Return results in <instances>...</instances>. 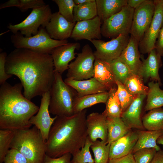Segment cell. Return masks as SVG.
<instances>
[{"instance_id": "cell-1", "label": "cell", "mask_w": 163, "mask_h": 163, "mask_svg": "<svg viewBox=\"0 0 163 163\" xmlns=\"http://www.w3.org/2000/svg\"><path fill=\"white\" fill-rule=\"evenodd\" d=\"M5 67L7 74L19 79L23 95L30 101L49 91L54 80L55 69L50 54L16 48L7 55Z\"/></svg>"}, {"instance_id": "cell-2", "label": "cell", "mask_w": 163, "mask_h": 163, "mask_svg": "<svg viewBox=\"0 0 163 163\" xmlns=\"http://www.w3.org/2000/svg\"><path fill=\"white\" fill-rule=\"evenodd\" d=\"M85 109L69 116H57L46 142V155L56 158L73 155L83 147L88 136Z\"/></svg>"}, {"instance_id": "cell-3", "label": "cell", "mask_w": 163, "mask_h": 163, "mask_svg": "<svg viewBox=\"0 0 163 163\" xmlns=\"http://www.w3.org/2000/svg\"><path fill=\"white\" fill-rule=\"evenodd\" d=\"M21 83L7 82L0 88V129L15 130L30 128V120L39 107L22 93Z\"/></svg>"}, {"instance_id": "cell-4", "label": "cell", "mask_w": 163, "mask_h": 163, "mask_svg": "<svg viewBox=\"0 0 163 163\" xmlns=\"http://www.w3.org/2000/svg\"><path fill=\"white\" fill-rule=\"evenodd\" d=\"M10 149L21 153L29 163H44L46 155V142L39 130L32 128L14 130Z\"/></svg>"}, {"instance_id": "cell-5", "label": "cell", "mask_w": 163, "mask_h": 163, "mask_svg": "<svg viewBox=\"0 0 163 163\" xmlns=\"http://www.w3.org/2000/svg\"><path fill=\"white\" fill-rule=\"evenodd\" d=\"M50 91V113L57 116H69L74 114L73 102L77 96V92L64 82L62 74L55 70L54 80Z\"/></svg>"}, {"instance_id": "cell-6", "label": "cell", "mask_w": 163, "mask_h": 163, "mask_svg": "<svg viewBox=\"0 0 163 163\" xmlns=\"http://www.w3.org/2000/svg\"><path fill=\"white\" fill-rule=\"evenodd\" d=\"M11 40L16 48H24L38 52L51 54L56 47L67 44L68 40H56L52 39L45 28L41 27L38 33L30 37H26L19 32L11 36Z\"/></svg>"}, {"instance_id": "cell-7", "label": "cell", "mask_w": 163, "mask_h": 163, "mask_svg": "<svg viewBox=\"0 0 163 163\" xmlns=\"http://www.w3.org/2000/svg\"><path fill=\"white\" fill-rule=\"evenodd\" d=\"M49 5L33 9L28 16L21 22L16 24H9L7 28L15 34L19 32L26 37L36 35L40 28H45L52 14Z\"/></svg>"}, {"instance_id": "cell-8", "label": "cell", "mask_w": 163, "mask_h": 163, "mask_svg": "<svg viewBox=\"0 0 163 163\" xmlns=\"http://www.w3.org/2000/svg\"><path fill=\"white\" fill-rule=\"evenodd\" d=\"M134 9L128 5L121 10L104 21L101 26L102 36L115 38L120 35L130 34Z\"/></svg>"}, {"instance_id": "cell-9", "label": "cell", "mask_w": 163, "mask_h": 163, "mask_svg": "<svg viewBox=\"0 0 163 163\" xmlns=\"http://www.w3.org/2000/svg\"><path fill=\"white\" fill-rule=\"evenodd\" d=\"M77 54L75 60L69 65L67 78L81 80L93 77L95 57L91 47L86 44Z\"/></svg>"}, {"instance_id": "cell-10", "label": "cell", "mask_w": 163, "mask_h": 163, "mask_svg": "<svg viewBox=\"0 0 163 163\" xmlns=\"http://www.w3.org/2000/svg\"><path fill=\"white\" fill-rule=\"evenodd\" d=\"M129 34L120 35L110 40L105 42L101 40H93L91 42L96 48L95 58L110 63L118 58L127 45Z\"/></svg>"}, {"instance_id": "cell-11", "label": "cell", "mask_w": 163, "mask_h": 163, "mask_svg": "<svg viewBox=\"0 0 163 163\" xmlns=\"http://www.w3.org/2000/svg\"><path fill=\"white\" fill-rule=\"evenodd\" d=\"M155 9L154 0H145L134 9L130 34L139 43L151 22Z\"/></svg>"}, {"instance_id": "cell-12", "label": "cell", "mask_w": 163, "mask_h": 163, "mask_svg": "<svg viewBox=\"0 0 163 163\" xmlns=\"http://www.w3.org/2000/svg\"><path fill=\"white\" fill-rule=\"evenodd\" d=\"M155 9L151 22L139 43V49L142 54L149 53L155 49L159 32L163 26V0H154Z\"/></svg>"}, {"instance_id": "cell-13", "label": "cell", "mask_w": 163, "mask_h": 163, "mask_svg": "<svg viewBox=\"0 0 163 163\" xmlns=\"http://www.w3.org/2000/svg\"><path fill=\"white\" fill-rule=\"evenodd\" d=\"M40 107L36 115L33 116L30 122L40 131L44 140L48 139L50 129L57 117L52 118L50 114L49 105L50 95L48 91L42 95Z\"/></svg>"}, {"instance_id": "cell-14", "label": "cell", "mask_w": 163, "mask_h": 163, "mask_svg": "<svg viewBox=\"0 0 163 163\" xmlns=\"http://www.w3.org/2000/svg\"><path fill=\"white\" fill-rule=\"evenodd\" d=\"M101 23L97 16L90 20L77 22L70 37L75 40L86 39L90 42L100 40Z\"/></svg>"}, {"instance_id": "cell-15", "label": "cell", "mask_w": 163, "mask_h": 163, "mask_svg": "<svg viewBox=\"0 0 163 163\" xmlns=\"http://www.w3.org/2000/svg\"><path fill=\"white\" fill-rule=\"evenodd\" d=\"M76 23L69 21L58 12L52 14L45 28L52 39L59 40H66L71 37Z\"/></svg>"}, {"instance_id": "cell-16", "label": "cell", "mask_w": 163, "mask_h": 163, "mask_svg": "<svg viewBox=\"0 0 163 163\" xmlns=\"http://www.w3.org/2000/svg\"><path fill=\"white\" fill-rule=\"evenodd\" d=\"M107 117L104 112L101 113L93 112L87 116L86 122L88 136L93 142L98 139L107 142Z\"/></svg>"}, {"instance_id": "cell-17", "label": "cell", "mask_w": 163, "mask_h": 163, "mask_svg": "<svg viewBox=\"0 0 163 163\" xmlns=\"http://www.w3.org/2000/svg\"><path fill=\"white\" fill-rule=\"evenodd\" d=\"M79 47L78 43H68L56 48L51 54L55 70L62 74L68 70L69 62L76 58L75 50Z\"/></svg>"}, {"instance_id": "cell-18", "label": "cell", "mask_w": 163, "mask_h": 163, "mask_svg": "<svg viewBox=\"0 0 163 163\" xmlns=\"http://www.w3.org/2000/svg\"><path fill=\"white\" fill-rule=\"evenodd\" d=\"M142 66L139 74L143 80H150L158 82L161 85L159 70L162 66L161 56L157 52L155 49L151 50L148 57L144 59L142 56Z\"/></svg>"}, {"instance_id": "cell-19", "label": "cell", "mask_w": 163, "mask_h": 163, "mask_svg": "<svg viewBox=\"0 0 163 163\" xmlns=\"http://www.w3.org/2000/svg\"><path fill=\"white\" fill-rule=\"evenodd\" d=\"M136 130L132 129L127 134L110 144L109 159L119 158L132 153L138 139Z\"/></svg>"}, {"instance_id": "cell-20", "label": "cell", "mask_w": 163, "mask_h": 163, "mask_svg": "<svg viewBox=\"0 0 163 163\" xmlns=\"http://www.w3.org/2000/svg\"><path fill=\"white\" fill-rule=\"evenodd\" d=\"M139 42L130 35L129 43L118 58L124 63L132 73L139 76L142 61Z\"/></svg>"}, {"instance_id": "cell-21", "label": "cell", "mask_w": 163, "mask_h": 163, "mask_svg": "<svg viewBox=\"0 0 163 163\" xmlns=\"http://www.w3.org/2000/svg\"><path fill=\"white\" fill-rule=\"evenodd\" d=\"M146 95H138L126 109L121 118L125 124L131 129L144 130L141 118L143 102Z\"/></svg>"}, {"instance_id": "cell-22", "label": "cell", "mask_w": 163, "mask_h": 163, "mask_svg": "<svg viewBox=\"0 0 163 163\" xmlns=\"http://www.w3.org/2000/svg\"><path fill=\"white\" fill-rule=\"evenodd\" d=\"M64 81L76 91L78 97L108 91L104 86L93 77L81 80L66 78Z\"/></svg>"}, {"instance_id": "cell-23", "label": "cell", "mask_w": 163, "mask_h": 163, "mask_svg": "<svg viewBox=\"0 0 163 163\" xmlns=\"http://www.w3.org/2000/svg\"><path fill=\"white\" fill-rule=\"evenodd\" d=\"M93 77L104 86L108 91L117 86L109 63L97 58L94 63Z\"/></svg>"}, {"instance_id": "cell-24", "label": "cell", "mask_w": 163, "mask_h": 163, "mask_svg": "<svg viewBox=\"0 0 163 163\" xmlns=\"http://www.w3.org/2000/svg\"><path fill=\"white\" fill-rule=\"evenodd\" d=\"M138 138L132 153L141 149L154 148L157 151L161 149L158 145V139L163 134V130L149 131L136 129Z\"/></svg>"}, {"instance_id": "cell-25", "label": "cell", "mask_w": 163, "mask_h": 163, "mask_svg": "<svg viewBox=\"0 0 163 163\" xmlns=\"http://www.w3.org/2000/svg\"><path fill=\"white\" fill-rule=\"evenodd\" d=\"M96 2L97 16L102 23L127 5L126 0H96Z\"/></svg>"}, {"instance_id": "cell-26", "label": "cell", "mask_w": 163, "mask_h": 163, "mask_svg": "<svg viewBox=\"0 0 163 163\" xmlns=\"http://www.w3.org/2000/svg\"><path fill=\"white\" fill-rule=\"evenodd\" d=\"M107 142L111 143L127 134L132 129L127 126L121 117H107Z\"/></svg>"}, {"instance_id": "cell-27", "label": "cell", "mask_w": 163, "mask_h": 163, "mask_svg": "<svg viewBox=\"0 0 163 163\" xmlns=\"http://www.w3.org/2000/svg\"><path fill=\"white\" fill-rule=\"evenodd\" d=\"M108 96V91L86 95L80 97L77 96L74 99L73 110L74 113L80 112L96 104L105 103Z\"/></svg>"}, {"instance_id": "cell-28", "label": "cell", "mask_w": 163, "mask_h": 163, "mask_svg": "<svg viewBox=\"0 0 163 163\" xmlns=\"http://www.w3.org/2000/svg\"><path fill=\"white\" fill-rule=\"evenodd\" d=\"M158 82L151 81L148 84L149 91L146 95L145 111L161 108L163 106V90L160 87Z\"/></svg>"}, {"instance_id": "cell-29", "label": "cell", "mask_w": 163, "mask_h": 163, "mask_svg": "<svg viewBox=\"0 0 163 163\" xmlns=\"http://www.w3.org/2000/svg\"><path fill=\"white\" fill-rule=\"evenodd\" d=\"M142 120L143 127L147 130H163V109L161 107L149 110Z\"/></svg>"}, {"instance_id": "cell-30", "label": "cell", "mask_w": 163, "mask_h": 163, "mask_svg": "<svg viewBox=\"0 0 163 163\" xmlns=\"http://www.w3.org/2000/svg\"><path fill=\"white\" fill-rule=\"evenodd\" d=\"M74 22L92 19L97 15L96 0L77 5H75L73 10Z\"/></svg>"}, {"instance_id": "cell-31", "label": "cell", "mask_w": 163, "mask_h": 163, "mask_svg": "<svg viewBox=\"0 0 163 163\" xmlns=\"http://www.w3.org/2000/svg\"><path fill=\"white\" fill-rule=\"evenodd\" d=\"M108 91V96L104 112L107 117H121L123 111L117 94V88H113Z\"/></svg>"}, {"instance_id": "cell-32", "label": "cell", "mask_w": 163, "mask_h": 163, "mask_svg": "<svg viewBox=\"0 0 163 163\" xmlns=\"http://www.w3.org/2000/svg\"><path fill=\"white\" fill-rule=\"evenodd\" d=\"M144 80L140 76L132 74L126 81L124 85L131 93L135 95H147L149 87L145 85Z\"/></svg>"}, {"instance_id": "cell-33", "label": "cell", "mask_w": 163, "mask_h": 163, "mask_svg": "<svg viewBox=\"0 0 163 163\" xmlns=\"http://www.w3.org/2000/svg\"><path fill=\"white\" fill-rule=\"evenodd\" d=\"M110 144L97 140L91 148L94 153L95 163H108Z\"/></svg>"}, {"instance_id": "cell-34", "label": "cell", "mask_w": 163, "mask_h": 163, "mask_svg": "<svg viewBox=\"0 0 163 163\" xmlns=\"http://www.w3.org/2000/svg\"><path fill=\"white\" fill-rule=\"evenodd\" d=\"M43 0H9L0 4V9L8 7H15L21 11H26L29 9H34L46 5Z\"/></svg>"}, {"instance_id": "cell-35", "label": "cell", "mask_w": 163, "mask_h": 163, "mask_svg": "<svg viewBox=\"0 0 163 163\" xmlns=\"http://www.w3.org/2000/svg\"><path fill=\"white\" fill-rule=\"evenodd\" d=\"M116 81L124 84L133 74L127 66L118 58L109 63Z\"/></svg>"}, {"instance_id": "cell-36", "label": "cell", "mask_w": 163, "mask_h": 163, "mask_svg": "<svg viewBox=\"0 0 163 163\" xmlns=\"http://www.w3.org/2000/svg\"><path fill=\"white\" fill-rule=\"evenodd\" d=\"M14 134V130H0V163L4 162L5 156L10 149V145Z\"/></svg>"}, {"instance_id": "cell-37", "label": "cell", "mask_w": 163, "mask_h": 163, "mask_svg": "<svg viewBox=\"0 0 163 163\" xmlns=\"http://www.w3.org/2000/svg\"><path fill=\"white\" fill-rule=\"evenodd\" d=\"M93 143L88 136L84 146L72 155V163L94 162L90 151Z\"/></svg>"}, {"instance_id": "cell-38", "label": "cell", "mask_w": 163, "mask_h": 163, "mask_svg": "<svg viewBox=\"0 0 163 163\" xmlns=\"http://www.w3.org/2000/svg\"><path fill=\"white\" fill-rule=\"evenodd\" d=\"M116 84L117 94L123 113L130 105L137 95L131 93L124 84L120 82L116 81Z\"/></svg>"}, {"instance_id": "cell-39", "label": "cell", "mask_w": 163, "mask_h": 163, "mask_svg": "<svg viewBox=\"0 0 163 163\" xmlns=\"http://www.w3.org/2000/svg\"><path fill=\"white\" fill-rule=\"evenodd\" d=\"M59 8L58 12L66 19L74 22L73 10L75 5L73 0H53Z\"/></svg>"}, {"instance_id": "cell-40", "label": "cell", "mask_w": 163, "mask_h": 163, "mask_svg": "<svg viewBox=\"0 0 163 163\" xmlns=\"http://www.w3.org/2000/svg\"><path fill=\"white\" fill-rule=\"evenodd\" d=\"M154 148L143 149L133 153L136 163H150L156 152Z\"/></svg>"}, {"instance_id": "cell-41", "label": "cell", "mask_w": 163, "mask_h": 163, "mask_svg": "<svg viewBox=\"0 0 163 163\" xmlns=\"http://www.w3.org/2000/svg\"><path fill=\"white\" fill-rule=\"evenodd\" d=\"M4 163H29L26 158L19 151L10 149L5 156Z\"/></svg>"}, {"instance_id": "cell-42", "label": "cell", "mask_w": 163, "mask_h": 163, "mask_svg": "<svg viewBox=\"0 0 163 163\" xmlns=\"http://www.w3.org/2000/svg\"><path fill=\"white\" fill-rule=\"evenodd\" d=\"M7 55L5 52L0 53V85H1L13 75L7 74L5 70V63Z\"/></svg>"}, {"instance_id": "cell-43", "label": "cell", "mask_w": 163, "mask_h": 163, "mask_svg": "<svg viewBox=\"0 0 163 163\" xmlns=\"http://www.w3.org/2000/svg\"><path fill=\"white\" fill-rule=\"evenodd\" d=\"M72 155L68 153L59 157L53 158L46 155L44 163H72Z\"/></svg>"}, {"instance_id": "cell-44", "label": "cell", "mask_w": 163, "mask_h": 163, "mask_svg": "<svg viewBox=\"0 0 163 163\" xmlns=\"http://www.w3.org/2000/svg\"><path fill=\"white\" fill-rule=\"evenodd\" d=\"M155 49L158 54L161 57L163 56V26L160 30L156 41Z\"/></svg>"}, {"instance_id": "cell-45", "label": "cell", "mask_w": 163, "mask_h": 163, "mask_svg": "<svg viewBox=\"0 0 163 163\" xmlns=\"http://www.w3.org/2000/svg\"><path fill=\"white\" fill-rule=\"evenodd\" d=\"M108 163H136L133 154L131 153L125 156L114 159H109Z\"/></svg>"}, {"instance_id": "cell-46", "label": "cell", "mask_w": 163, "mask_h": 163, "mask_svg": "<svg viewBox=\"0 0 163 163\" xmlns=\"http://www.w3.org/2000/svg\"><path fill=\"white\" fill-rule=\"evenodd\" d=\"M150 163H163V150L157 151Z\"/></svg>"}, {"instance_id": "cell-47", "label": "cell", "mask_w": 163, "mask_h": 163, "mask_svg": "<svg viewBox=\"0 0 163 163\" xmlns=\"http://www.w3.org/2000/svg\"><path fill=\"white\" fill-rule=\"evenodd\" d=\"M127 4L130 7L134 9L142 3L145 0H126Z\"/></svg>"}, {"instance_id": "cell-48", "label": "cell", "mask_w": 163, "mask_h": 163, "mask_svg": "<svg viewBox=\"0 0 163 163\" xmlns=\"http://www.w3.org/2000/svg\"><path fill=\"white\" fill-rule=\"evenodd\" d=\"M95 0H73L74 2L76 5L84 3L89 2H94Z\"/></svg>"}, {"instance_id": "cell-49", "label": "cell", "mask_w": 163, "mask_h": 163, "mask_svg": "<svg viewBox=\"0 0 163 163\" xmlns=\"http://www.w3.org/2000/svg\"><path fill=\"white\" fill-rule=\"evenodd\" d=\"M157 143L158 144L161 145L163 147V134L158 139Z\"/></svg>"}, {"instance_id": "cell-50", "label": "cell", "mask_w": 163, "mask_h": 163, "mask_svg": "<svg viewBox=\"0 0 163 163\" xmlns=\"http://www.w3.org/2000/svg\"><path fill=\"white\" fill-rule=\"evenodd\" d=\"M95 163L94 162H93V163Z\"/></svg>"}]
</instances>
